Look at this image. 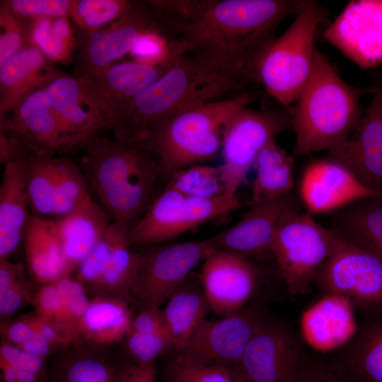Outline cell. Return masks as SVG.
I'll return each instance as SVG.
<instances>
[{"mask_svg":"<svg viewBox=\"0 0 382 382\" xmlns=\"http://www.w3.org/2000/svg\"><path fill=\"white\" fill-rule=\"evenodd\" d=\"M50 61L38 47L29 44L0 66L1 116L60 74Z\"/></svg>","mask_w":382,"mask_h":382,"instance_id":"obj_25","label":"cell"},{"mask_svg":"<svg viewBox=\"0 0 382 382\" xmlns=\"http://www.w3.org/2000/svg\"><path fill=\"white\" fill-rule=\"evenodd\" d=\"M292 194L252 206L233 226L207 239L214 249L226 250L248 258L272 261L271 244L284 216L298 207Z\"/></svg>","mask_w":382,"mask_h":382,"instance_id":"obj_19","label":"cell"},{"mask_svg":"<svg viewBox=\"0 0 382 382\" xmlns=\"http://www.w3.org/2000/svg\"><path fill=\"white\" fill-rule=\"evenodd\" d=\"M15 14L27 18L68 17L73 0L4 1Z\"/></svg>","mask_w":382,"mask_h":382,"instance_id":"obj_45","label":"cell"},{"mask_svg":"<svg viewBox=\"0 0 382 382\" xmlns=\"http://www.w3.org/2000/svg\"><path fill=\"white\" fill-rule=\"evenodd\" d=\"M150 32L167 37L158 14L147 1H130L126 10L110 26L86 34L74 76H84L111 64L130 53L139 38Z\"/></svg>","mask_w":382,"mask_h":382,"instance_id":"obj_15","label":"cell"},{"mask_svg":"<svg viewBox=\"0 0 382 382\" xmlns=\"http://www.w3.org/2000/svg\"><path fill=\"white\" fill-rule=\"evenodd\" d=\"M161 310L175 352L180 351L212 311L199 274L192 272Z\"/></svg>","mask_w":382,"mask_h":382,"instance_id":"obj_29","label":"cell"},{"mask_svg":"<svg viewBox=\"0 0 382 382\" xmlns=\"http://www.w3.org/2000/svg\"><path fill=\"white\" fill-rule=\"evenodd\" d=\"M53 168L57 219L73 212L92 195L80 165L74 161L54 156Z\"/></svg>","mask_w":382,"mask_h":382,"instance_id":"obj_35","label":"cell"},{"mask_svg":"<svg viewBox=\"0 0 382 382\" xmlns=\"http://www.w3.org/2000/svg\"><path fill=\"white\" fill-rule=\"evenodd\" d=\"M54 221L64 254L75 270L102 238L112 220L91 197L73 212Z\"/></svg>","mask_w":382,"mask_h":382,"instance_id":"obj_28","label":"cell"},{"mask_svg":"<svg viewBox=\"0 0 382 382\" xmlns=\"http://www.w3.org/2000/svg\"><path fill=\"white\" fill-rule=\"evenodd\" d=\"M178 57L157 64L135 61L110 64L77 78L107 129H112L134 99L158 79Z\"/></svg>","mask_w":382,"mask_h":382,"instance_id":"obj_14","label":"cell"},{"mask_svg":"<svg viewBox=\"0 0 382 382\" xmlns=\"http://www.w3.org/2000/svg\"><path fill=\"white\" fill-rule=\"evenodd\" d=\"M207 240L146 246L138 253L130 303L160 308L193 269L214 250Z\"/></svg>","mask_w":382,"mask_h":382,"instance_id":"obj_9","label":"cell"},{"mask_svg":"<svg viewBox=\"0 0 382 382\" xmlns=\"http://www.w3.org/2000/svg\"><path fill=\"white\" fill-rule=\"evenodd\" d=\"M327 11L307 1L288 29L265 49L256 66V81L284 106L297 100L313 66L314 39Z\"/></svg>","mask_w":382,"mask_h":382,"instance_id":"obj_6","label":"cell"},{"mask_svg":"<svg viewBox=\"0 0 382 382\" xmlns=\"http://www.w3.org/2000/svg\"><path fill=\"white\" fill-rule=\"evenodd\" d=\"M255 99L243 92L185 110L155 126L141 139L156 156L166 182L178 171L213 159L228 122Z\"/></svg>","mask_w":382,"mask_h":382,"instance_id":"obj_5","label":"cell"},{"mask_svg":"<svg viewBox=\"0 0 382 382\" xmlns=\"http://www.w3.org/2000/svg\"><path fill=\"white\" fill-rule=\"evenodd\" d=\"M129 305L121 297L94 296L80 320L79 337L103 347L123 341L134 318Z\"/></svg>","mask_w":382,"mask_h":382,"instance_id":"obj_32","label":"cell"},{"mask_svg":"<svg viewBox=\"0 0 382 382\" xmlns=\"http://www.w3.org/2000/svg\"><path fill=\"white\" fill-rule=\"evenodd\" d=\"M331 228L382 261V195L359 199L337 210Z\"/></svg>","mask_w":382,"mask_h":382,"instance_id":"obj_31","label":"cell"},{"mask_svg":"<svg viewBox=\"0 0 382 382\" xmlns=\"http://www.w3.org/2000/svg\"><path fill=\"white\" fill-rule=\"evenodd\" d=\"M366 91L342 80L316 49L311 76L291 108L296 135L292 156L329 151L343 144L362 117L359 98Z\"/></svg>","mask_w":382,"mask_h":382,"instance_id":"obj_4","label":"cell"},{"mask_svg":"<svg viewBox=\"0 0 382 382\" xmlns=\"http://www.w3.org/2000/svg\"><path fill=\"white\" fill-rule=\"evenodd\" d=\"M79 337L48 361L47 382H120L127 362Z\"/></svg>","mask_w":382,"mask_h":382,"instance_id":"obj_24","label":"cell"},{"mask_svg":"<svg viewBox=\"0 0 382 382\" xmlns=\"http://www.w3.org/2000/svg\"><path fill=\"white\" fill-rule=\"evenodd\" d=\"M1 382H47V379L4 362H0Z\"/></svg>","mask_w":382,"mask_h":382,"instance_id":"obj_51","label":"cell"},{"mask_svg":"<svg viewBox=\"0 0 382 382\" xmlns=\"http://www.w3.org/2000/svg\"><path fill=\"white\" fill-rule=\"evenodd\" d=\"M130 1L73 0L69 16L86 34L114 22L126 10Z\"/></svg>","mask_w":382,"mask_h":382,"instance_id":"obj_39","label":"cell"},{"mask_svg":"<svg viewBox=\"0 0 382 382\" xmlns=\"http://www.w3.org/2000/svg\"><path fill=\"white\" fill-rule=\"evenodd\" d=\"M37 289L28 281L20 262H0V316L8 319L23 307L33 303Z\"/></svg>","mask_w":382,"mask_h":382,"instance_id":"obj_38","label":"cell"},{"mask_svg":"<svg viewBox=\"0 0 382 382\" xmlns=\"http://www.w3.org/2000/svg\"><path fill=\"white\" fill-rule=\"evenodd\" d=\"M130 330L144 332L166 333L169 335L162 310L146 308L134 316Z\"/></svg>","mask_w":382,"mask_h":382,"instance_id":"obj_49","label":"cell"},{"mask_svg":"<svg viewBox=\"0 0 382 382\" xmlns=\"http://www.w3.org/2000/svg\"><path fill=\"white\" fill-rule=\"evenodd\" d=\"M199 275L212 311L220 318L244 308L260 281V272L250 258L221 249L205 259Z\"/></svg>","mask_w":382,"mask_h":382,"instance_id":"obj_16","label":"cell"},{"mask_svg":"<svg viewBox=\"0 0 382 382\" xmlns=\"http://www.w3.org/2000/svg\"><path fill=\"white\" fill-rule=\"evenodd\" d=\"M294 382H354L330 358L305 354Z\"/></svg>","mask_w":382,"mask_h":382,"instance_id":"obj_46","label":"cell"},{"mask_svg":"<svg viewBox=\"0 0 382 382\" xmlns=\"http://www.w3.org/2000/svg\"><path fill=\"white\" fill-rule=\"evenodd\" d=\"M290 128L291 108L287 106L273 110L246 107L235 115L224 132L221 149L223 161L219 166L227 194L236 195L262 149Z\"/></svg>","mask_w":382,"mask_h":382,"instance_id":"obj_10","label":"cell"},{"mask_svg":"<svg viewBox=\"0 0 382 382\" xmlns=\"http://www.w3.org/2000/svg\"><path fill=\"white\" fill-rule=\"evenodd\" d=\"M161 379L163 382H241L227 367L191 364L170 355L163 365Z\"/></svg>","mask_w":382,"mask_h":382,"instance_id":"obj_41","label":"cell"},{"mask_svg":"<svg viewBox=\"0 0 382 382\" xmlns=\"http://www.w3.org/2000/svg\"><path fill=\"white\" fill-rule=\"evenodd\" d=\"M300 327L305 342L322 353L342 348L359 329L352 303L332 294H325L303 313Z\"/></svg>","mask_w":382,"mask_h":382,"instance_id":"obj_22","label":"cell"},{"mask_svg":"<svg viewBox=\"0 0 382 382\" xmlns=\"http://www.w3.org/2000/svg\"><path fill=\"white\" fill-rule=\"evenodd\" d=\"M337 238L332 228L321 226L299 207L284 216L274 235L271 251L291 296L305 295L311 291Z\"/></svg>","mask_w":382,"mask_h":382,"instance_id":"obj_7","label":"cell"},{"mask_svg":"<svg viewBox=\"0 0 382 382\" xmlns=\"http://www.w3.org/2000/svg\"><path fill=\"white\" fill-rule=\"evenodd\" d=\"M270 316L260 303L218 320H206L180 351L169 355L195 365H219L233 369L263 321Z\"/></svg>","mask_w":382,"mask_h":382,"instance_id":"obj_11","label":"cell"},{"mask_svg":"<svg viewBox=\"0 0 382 382\" xmlns=\"http://www.w3.org/2000/svg\"><path fill=\"white\" fill-rule=\"evenodd\" d=\"M314 284L325 294L347 299L354 306L382 308V261L338 234Z\"/></svg>","mask_w":382,"mask_h":382,"instance_id":"obj_12","label":"cell"},{"mask_svg":"<svg viewBox=\"0 0 382 382\" xmlns=\"http://www.w3.org/2000/svg\"><path fill=\"white\" fill-rule=\"evenodd\" d=\"M45 88L76 149L108 129L77 77L60 72Z\"/></svg>","mask_w":382,"mask_h":382,"instance_id":"obj_23","label":"cell"},{"mask_svg":"<svg viewBox=\"0 0 382 382\" xmlns=\"http://www.w3.org/2000/svg\"><path fill=\"white\" fill-rule=\"evenodd\" d=\"M306 0H209L180 38L187 54L248 86L256 81V66L275 39L274 31Z\"/></svg>","mask_w":382,"mask_h":382,"instance_id":"obj_1","label":"cell"},{"mask_svg":"<svg viewBox=\"0 0 382 382\" xmlns=\"http://www.w3.org/2000/svg\"><path fill=\"white\" fill-rule=\"evenodd\" d=\"M299 195L311 215L334 213L359 199L378 195L364 187L344 166L328 156L306 165L299 182Z\"/></svg>","mask_w":382,"mask_h":382,"instance_id":"obj_21","label":"cell"},{"mask_svg":"<svg viewBox=\"0 0 382 382\" xmlns=\"http://www.w3.org/2000/svg\"><path fill=\"white\" fill-rule=\"evenodd\" d=\"M3 342L20 345L38 334L30 314L1 326Z\"/></svg>","mask_w":382,"mask_h":382,"instance_id":"obj_48","label":"cell"},{"mask_svg":"<svg viewBox=\"0 0 382 382\" xmlns=\"http://www.w3.org/2000/svg\"><path fill=\"white\" fill-rule=\"evenodd\" d=\"M330 359L354 382H382V318L358 329Z\"/></svg>","mask_w":382,"mask_h":382,"instance_id":"obj_30","label":"cell"},{"mask_svg":"<svg viewBox=\"0 0 382 382\" xmlns=\"http://www.w3.org/2000/svg\"><path fill=\"white\" fill-rule=\"evenodd\" d=\"M0 362L6 363L47 379L48 359L27 352L16 345L1 341Z\"/></svg>","mask_w":382,"mask_h":382,"instance_id":"obj_47","label":"cell"},{"mask_svg":"<svg viewBox=\"0 0 382 382\" xmlns=\"http://www.w3.org/2000/svg\"><path fill=\"white\" fill-rule=\"evenodd\" d=\"M30 42L51 61L69 60L74 47L75 40L68 18L33 19Z\"/></svg>","mask_w":382,"mask_h":382,"instance_id":"obj_36","label":"cell"},{"mask_svg":"<svg viewBox=\"0 0 382 382\" xmlns=\"http://www.w3.org/2000/svg\"><path fill=\"white\" fill-rule=\"evenodd\" d=\"M166 187L199 198H216L227 195L219 168L203 164L176 172L166 183Z\"/></svg>","mask_w":382,"mask_h":382,"instance_id":"obj_37","label":"cell"},{"mask_svg":"<svg viewBox=\"0 0 382 382\" xmlns=\"http://www.w3.org/2000/svg\"><path fill=\"white\" fill-rule=\"evenodd\" d=\"M156 362L146 365H136L129 362L120 382H156Z\"/></svg>","mask_w":382,"mask_h":382,"instance_id":"obj_50","label":"cell"},{"mask_svg":"<svg viewBox=\"0 0 382 382\" xmlns=\"http://www.w3.org/2000/svg\"><path fill=\"white\" fill-rule=\"evenodd\" d=\"M22 156L4 164L0 187V262L8 260L18 248L33 216L28 212Z\"/></svg>","mask_w":382,"mask_h":382,"instance_id":"obj_26","label":"cell"},{"mask_svg":"<svg viewBox=\"0 0 382 382\" xmlns=\"http://www.w3.org/2000/svg\"><path fill=\"white\" fill-rule=\"evenodd\" d=\"M11 113L8 118L1 116V129L28 149L50 154L76 149L49 101L45 86L25 96Z\"/></svg>","mask_w":382,"mask_h":382,"instance_id":"obj_20","label":"cell"},{"mask_svg":"<svg viewBox=\"0 0 382 382\" xmlns=\"http://www.w3.org/2000/svg\"><path fill=\"white\" fill-rule=\"evenodd\" d=\"M349 138L328 151L366 189L382 195V84Z\"/></svg>","mask_w":382,"mask_h":382,"instance_id":"obj_18","label":"cell"},{"mask_svg":"<svg viewBox=\"0 0 382 382\" xmlns=\"http://www.w3.org/2000/svg\"><path fill=\"white\" fill-rule=\"evenodd\" d=\"M240 207L236 195L199 198L166 187L129 232V241L133 247L158 245Z\"/></svg>","mask_w":382,"mask_h":382,"instance_id":"obj_8","label":"cell"},{"mask_svg":"<svg viewBox=\"0 0 382 382\" xmlns=\"http://www.w3.org/2000/svg\"><path fill=\"white\" fill-rule=\"evenodd\" d=\"M323 37L361 69L382 64V0L349 2Z\"/></svg>","mask_w":382,"mask_h":382,"instance_id":"obj_17","label":"cell"},{"mask_svg":"<svg viewBox=\"0 0 382 382\" xmlns=\"http://www.w3.org/2000/svg\"><path fill=\"white\" fill-rule=\"evenodd\" d=\"M304 355L288 323L269 316L232 370L241 382H294Z\"/></svg>","mask_w":382,"mask_h":382,"instance_id":"obj_13","label":"cell"},{"mask_svg":"<svg viewBox=\"0 0 382 382\" xmlns=\"http://www.w3.org/2000/svg\"><path fill=\"white\" fill-rule=\"evenodd\" d=\"M53 154L29 150L22 156L30 208L34 216L54 218Z\"/></svg>","mask_w":382,"mask_h":382,"instance_id":"obj_34","label":"cell"},{"mask_svg":"<svg viewBox=\"0 0 382 382\" xmlns=\"http://www.w3.org/2000/svg\"><path fill=\"white\" fill-rule=\"evenodd\" d=\"M294 160L293 156L272 140L257 156L253 168L250 204L275 200L293 193Z\"/></svg>","mask_w":382,"mask_h":382,"instance_id":"obj_33","label":"cell"},{"mask_svg":"<svg viewBox=\"0 0 382 382\" xmlns=\"http://www.w3.org/2000/svg\"><path fill=\"white\" fill-rule=\"evenodd\" d=\"M32 305L37 315L54 324L71 339L64 330V302L56 282L40 284L35 292Z\"/></svg>","mask_w":382,"mask_h":382,"instance_id":"obj_44","label":"cell"},{"mask_svg":"<svg viewBox=\"0 0 382 382\" xmlns=\"http://www.w3.org/2000/svg\"><path fill=\"white\" fill-rule=\"evenodd\" d=\"M246 86L189 54L179 57L137 96L114 128V137L141 138L157 125Z\"/></svg>","mask_w":382,"mask_h":382,"instance_id":"obj_3","label":"cell"},{"mask_svg":"<svg viewBox=\"0 0 382 382\" xmlns=\"http://www.w3.org/2000/svg\"><path fill=\"white\" fill-rule=\"evenodd\" d=\"M31 18L13 13L1 1L0 7V66L30 42Z\"/></svg>","mask_w":382,"mask_h":382,"instance_id":"obj_42","label":"cell"},{"mask_svg":"<svg viewBox=\"0 0 382 382\" xmlns=\"http://www.w3.org/2000/svg\"><path fill=\"white\" fill-rule=\"evenodd\" d=\"M79 163L91 194L112 217L129 232L154 199L161 178L158 158L141 139L95 137L83 147Z\"/></svg>","mask_w":382,"mask_h":382,"instance_id":"obj_2","label":"cell"},{"mask_svg":"<svg viewBox=\"0 0 382 382\" xmlns=\"http://www.w3.org/2000/svg\"><path fill=\"white\" fill-rule=\"evenodd\" d=\"M23 242L28 271L37 283L57 282L74 270L64 254L54 219L33 215Z\"/></svg>","mask_w":382,"mask_h":382,"instance_id":"obj_27","label":"cell"},{"mask_svg":"<svg viewBox=\"0 0 382 382\" xmlns=\"http://www.w3.org/2000/svg\"><path fill=\"white\" fill-rule=\"evenodd\" d=\"M64 302V327L66 334L72 340L79 337V325L90 299L84 284L76 277H65L55 282Z\"/></svg>","mask_w":382,"mask_h":382,"instance_id":"obj_43","label":"cell"},{"mask_svg":"<svg viewBox=\"0 0 382 382\" xmlns=\"http://www.w3.org/2000/svg\"><path fill=\"white\" fill-rule=\"evenodd\" d=\"M124 352L130 362L146 365L175 352L170 336L166 333L129 330L123 340Z\"/></svg>","mask_w":382,"mask_h":382,"instance_id":"obj_40","label":"cell"}]
</instances>
